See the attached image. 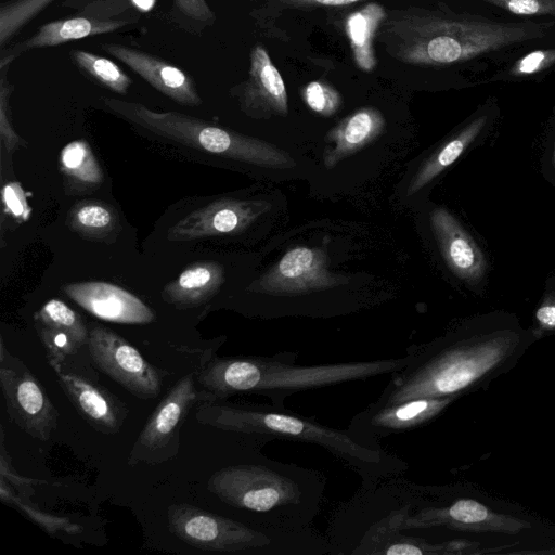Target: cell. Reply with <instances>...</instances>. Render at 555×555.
<instances>
[{"label":"cell","instance_id":"obj_1","mask_svg":"<svg viewBox=\"0 0 555 555\" xmlns=\"http://www.w3.org/2000/svg\"><path fill=\"white\" fill-rule=\"evenodd\" d=\"M272 441L242 433V456L215 470L207 490L246 525L286 532L311 529L326 478L319 470L262 454L260 449Z\"/></svg>","mask_w":555,"mask_h":555},{"label":"cell","instance_id":"obj_2","mask_svg":"<svg viewBox=\"0 0 555 555\" xmlns=\"http://www.w3.org/2000/svg\"><path fill=\"white\" fill-rule=\"evenodd\" d=\"M550 25L498 23L442 10L406 8L387 11L376 40L402 63L443 66L543 37Z\"/></svg>","mask_w":555,"mask_h":555},{"label":"cell","instance_id":"obj_3","mask_svg":"<svg viewBox=\"0 0 555 555\" xmlns=\"http://www.w3.org/2000/svg\"><path fill=\"white\" fill-rule=\"evenodd\" d=\"M297 358L294 351L216 358L197 375L199 398L219 401L238 393H257L276 408H285V400L300 391L399 372L410 362L412 352L408 349L399 358L311 365L297 364Z\"/></svg>","mask_w":555,"mask_h":555},{"label":"cell","instance_id":"obj_4","mask_svg":"<svg viewBox=\"0 0 555 555\" xmlns=\"http://www.w3.org/2000/svg\"><path fill=\"white\" fill-rule=\"evenodd\" d=\"M195 418L219 430L255 434L276 439L305 442L324 448L345 462L362 479V486L402 474L406 463L383 448H372L347 429L330 427L315 418L276 408L271 403L204 401Z\"/></svg>","mask_w":555,"mask_h":555},{"label":"cell","instance_id":"obj_5","mask_svg":"<svg viewBox=\"0 0 555 555\" xmlns=\"http://www.w3.org/2000/svg\"><path fill=\"white\" fill-rule=\"evenodd\" d=\"M167 518L172 534L203 551L254 555L334 554L328 538L313 528L289 532L263 530L188 503L171 504Z\"/></svg>","mask_w":555,"mask_h":555},{"label":"cell","instance_id":"obj_6","mask_svg":"<svg viewBox=\"0 0 555 555\" xmlns=\"http://www.w3.org/2000/svg\"><path fill=\"white\" fill-rule=\"evenodd\" d=\"M114 114L146 131L207 154L267 168H289L293 158L260 140L211 125L179 112H155L137 102L104 98Z\"/></svg>","mask_w":555,"mask_h":555},{"label":"cell","instance_id":"obj_7","mask_svg":"<svg viewBox=\"0 0 555 555\" xmlns=\"http://www.w3.org/2000/svg\"><path fill=\"white\" fill-rule=\"evenodd\" d=\"M199 400L194 375L180 378L159 402L139 434L128 457L130 465L159 463L175 456L179 449L182 424Z\"/></svg>","mask_w":555,"mask_h":555},{"label":"cell","instance_id":"obj_8","mask_svg":"<svg viewBox=\"0 0 555 555\" xmlns=\"http://www.w3.org/2000/svg\"><path fill=\"white\" fill-rule=\"evenodd\" d=\"M88 346L96 366L140 399L160 392L158 371L124 337L102 325L89 328Z\"/></svg>","mask_w":555,"mask_h":555},{"label":"cell","instance_id":"obj_9","mask_svg":"<svg viewBox=\"0 0 555 555\" xmlns=\"http://www.w3.org/2000/svg\"><path fill=\"white\" fill-rule=\"evenodd\" d=\"M0 384L11 420L34 438L46 441L57 425V411L27 367L1 362Z\"/></svg>","mask_w":555,"mask_h":555},{"label":"cell","instance_id":"obj_10","mask_svg":"<svg viewBox=\"0 0 555 555\" xmlns=\"http://www.w3.org/2000/svg\"><path fill=\"white\" fill-rule=\"evenodd\" d=\"M454 398L413 399L383 408L369 405L351 420L348 429L372 448L379 439L412 430L435 418Z\"/></svg>","mask_w":555,"mask_h":555},{"label":"cell","instance_id":"obj_11","mask_svg":"<svg viewBox=\"0 0 555 555\" xmlns=\"http://www.w3.org/2000/svg\"><path fill=\"white\" fill-rule=\"evenodd\" d=\"M264 207L261 202L221 198L190 211L170 227L167 238L186 242L236 233L255 221Z\"/></svg>","mask_w":555,"mask_h":555},{"label":"cell","instance_id":"obj_12","mask_svg":"<svg viewBox=\"0 0 555 555\" xmlns=\"http://www.w3.org/2000/svg\"><path fill=\"white\" fill-rule=\"evenodd\" d=\"M336 282L326 270L324 254L300 246L284 254L258 281V289L273 295H296L331 288Z\"/></svg>","mask_w":555,"mask_h":555},{"label":"cell","instance_id":"obj_13","mask_svg":"<svg viewBox=\"0 0 555 555\" xmlns=\"http://www.w3.org/2000/svg\"><path fill=\"white\" fill-rule=\"evenodd\" d=\"M62 292L98 319L122 324H147L155 315L139 297L108 282L67 283Z\"/></svg>","mask_w":555,"mask_h":555},{"label":"cell","instance_id":"obj_14","mask_svg":"<svg viewBox=\"0 0 555 555\" xmlns=\"http://www.w3.org/2000/svg\"><path fill=\"white\" fill-rule=\"evenodd\" d=\"M101 48L172 101L186 106L202 104L193 78L181 68L153 54L120 43L106 42Z\"/></svg>","mask_w":555,"mask_h":555},{"label":"cell","instance_id":"obj_15","mask_svg":"<svg viewBox=\"0 0 555 555\" xmlns=\"http://www.w3.org/2000/svg\"><path fill=\"white\" fill-rule=\"evenodd\" d=\"M237 96L242 109L254 117L288 113L284 80L260 44L255 46L250 52L248 78L240 86Z\"/></svg>","mask_w":555,"mask_h":555},{"label":"cell","instance_id":"obj_16","mask_svg":"<svg viewBox=\"0 0 555 555\" xmlns=\"http://www.w3.org/2000/svg\"><path fill=\"white\" fill-rule=\"evenodd\" d=\"M430 224L451 271L461 280L479 281L487 270L485 255L459 220L448 210L438 207L431 211Z\"/></svg>","mask_w":555,"mask_h":555},{"label":"cell","instance_id":"obj_17","mask_svg":"<svg viewBox=\"0 0 555 555\" xmlns=\"http://www.w3.org/2000/svg\"><path fill=\"white\" fill-rule=\"evenodd\" d=\"M63 391L77 412L98 431L117 434L124 424L125 405L106 389L80 376L55 371Z\"/></svg>","mask_w":555,"mask_h":555},{"label":"cell","instance_id":"obj_18","mask_svg":"<svg viewBox=\"0 0 555 555\" xmlns=\"http://www.w3.org/2000/svg\"><path fill=\"white\" fill-rule=\"evenodd\" d=\"M130 20L103 21L78 15L48 22L41 25L29 38L13 47L0 60V67L9 65L18 54L39 48L56 47L87 37L113 33L126 25Z\"/></svg>","mask_w":555,"mask_h":555},{"label":"cell","instance_id":"obj_19","mask_svg":"<svg viewBox=\"0 0 555 555\" xmlns=\"http://www.w3.org/2000/svg\"><path fill=\"white\" fill-rule=\"evenodd\" d=\"M223 282L224 270L219 262L196 261L164 286L162 298L178 309L193 308L208 301Z\"/></svg>","mask_w":555,"mask_h":555},{"label":"cell","instance_id":"obj_20","mask_svg":"<svg viewBox=\"0 0 555 555\" xmlns=\"http://www.w3.org/2000/svg\"><path fill=\"white\" fill-rule=\"evenodd\" d=\"M385 124L384 116L374 107H362L350 114L327 133L333 147L324 151V164L333 167L362 149L382 133Z\"/></svg>","mask_w":555,"mask_h":555},{"label":"cell","instance_id":"obj_21","mask_svg":"<svg viewBox=\"0 0 555 555\" xmlns=\"http://www.w3.org/2000/svg\"><path fill=\"white\" fill-rule=\"evenodd\" d=\"M387 16V10L377 2H369L348 14L345 31L348 37L352 57L363 72H372L377 65L374 41L380 25Z\"/></svg>","mask_w":555,"mask_h":555},{"label":"cell","instance_id":"obj_22","mask_svg":"<svg viewBox=\"0 0 555 555\" xmlns=\"http://www.w3.org/2000/svg\"><path fill=\"white\" fill-rule=\"evenodd\" d=\"M487 119L486 115L476 117L441 144L420 166L409 184L408 194L412 195L420 191L451 166L480 135L487 125Z\"/></svg>","mask_w":555,"mask_h":555},{"label":"cell","instance_id":"obj_23","mask_svg":"<svg viewBox=\"0 0 555 555\" xmlns=\"http://www.w3.org/2000/svg\"><path fill=\"white\" fill-rule=\"evenodd\" d=\"M60 170L69 194L93 191L104 180L92 149L82 139L70 141L61 150Z\"/></svg>","mask_w":555,"mask_h":555},{"label":"cell","instance_id":"obj_24","mask_svg":"<svg viewBox=\"0 0 555 555\" xmlns=\"http://www.w3.org/2000/svg\"><path fill=\"white\" fill-rule=\"evenodd\" d=\"M67 227L80 236L93 241H112L120 230L117 211L109 204L83 199L68 210Z\"/></svg>","mask_w":555,"mask_h":555},{"label":"cell","instance_id":"obj_25","mask_svg":"<svg viewBox=\"0 0 555 555\" xmlns=\"http://www.w3.org/2000/svg\"><path fill=\"white\" fill-rule=\"evenodd\" d=\"M75 64L103 87L117 94H126L132 85L131 78L113 61L90 51H72Z\"/></svg>","mask_w":555,"mask_h":555},{"label":"cell","instance_id":"obj_26","mask_svg":"<svg viewBox=\"0 0 555 555\" xmlns=\"http://www.w3.org/2000/svg\"><path fill=\"white\" fill-rule=\"evenodd\" d=\"M34 318L36 323L54 326L68 333L79 347L88 343L89 331L81 317L60 299L48 300Z\"/></svg>","mask_w":555,"mask_h":555},{"label":"cell","instance_id":"obj_27","mask_svg":"<svg viewBox=\"0 0 555 555\" xmlns=\"http://www.w3.org/2000/svg\"><path fill=\"white\" fill-rule=\"evenodd\" d=\"M55 0H10L0 7V47Z\"/></svg>","mask_w":555,"mask_h":555},{"label":"cell","instance_id":"obj_28","mask_svg":"<svg viewBox=\"0 0 555 555\" xmlns=\"http://www.w3.org/2000/svg\"><path fill=\"white\" fill-rule=\"evenodd\" d=\"M40 339L46 348L49 364L57 371L67 356L75 353L80 347L73 337L54 326L36 323Z\"/></svg>","mask_w":555,"mask_h":555},{"label":"cell","instance_id":"obj_29","mask_svg":"<svg viewBox=\"0 0 555 555\" xmlns=\"http://www.w3.org/2000/svg\"><path fill=\"white\" fill-rule=\"evenodd\" d=\"M300 93L310 109L325 117L334 115L343 103L340 93L321 80L310 81L301 89Z\"/></svg>","mask_w":555,"mask_h":555},{"label":"cell","instance_id":"obj_30","mask_svg":"<svg viewBox=\"0 0 555 555\" xmlns=\"http://www.w3.org/2000/svg\"><path fill=\"white\" fill-rule=\"evenodd\" d=\"M63 5L79 15L103 21L125 20L120 16L134 9L131 0H65Z\"/></svg>","mask_w":555,"mask_h":555},{"label":"cell","instance_id":"obj_31","mask_svg":"<svg viewBox=\"0 0 555 555\" xmlns=\"http://www.w3.org/2000/svg\"><path fill=\"white\" fill-rule=\"evenodd\" d=\"M1 82H0V138L3 150L8 155L13 154L20 146L26 143L20 138L12 127L9 111V98L12 91V86L5 79V68H1Z\"/></svg>","mask_w":555,"mask_h":555},{"label":"cell","instance_id":"obj_32","mask_svg":"<svg viewBox=\"0 0 555 555\" xmlns=\"http://www.w3.org/2000/svg\"><path fill=\"white\" fill-rule=\"evenodd\" d=\"M555 64V49H539L518 59L511 68L516 77L531 76Z\"/></svg>","mask_w":555,"mask_h":555},{"label":"cell","instance_id":"obj_33","mask_svg":"<svg viewBox=\"0 0 555 555\" xmlns=\"http://www.w3.org/2000/svg\"><path fill=\"white\" fill-rule=\"evenodd\" d=\"M516 15H555V0H481Z\"/></svg>","mask_w":555,"mask_h":555},{"label":"cell","instance_id":"obj_34","mask_svg":"<svg viewBox=\"0 0 555 555\" xmlns=\"http://www.w3.org/2000/svg\"><path fill=\"white\" fill-rule=\"evenodd\" d=\"M2 202L5 209L15 219L24 221L28 218L30 208L20 183L9 182L2 188Z\"/></svg>","mask_w":555,"mask_h":555},{"label":"cell","instance_id":"obj_35","mask_svg":"<svg viewBox=\"0 0 555 555\" xmlns=\"http://www.w3.org/2000/svg\"><path fill=\"white\" fill-rule=\"evenodd\" d=\"M448 515L457 522L476 524L486 519L487 509L474 500H459L449 507Z\"/></svg>","mask_w":555,"mask_h":555},{"label":"cell","instance_id":"obj_36","mask_svg":"<svg viewBox=\"0 0 555 555\" xmlns=\"http://www.w3.org/2000/svg\"><path fill=\"white\" fill-rule=\"evenodd\" d=\"M178 9L186 16L202 21L211 22L215 14L210 10L206 0H173Z\"/></svg>","mask_w":555,"mask_h":555},{"label":"cell","instance_id":"obj_37","mask_svg":"<svg viewBox=\"0 0 555 555\" xmlns=\"http://www.w3.org/2000/svg\"><path fill=\"white\" fill-rule=\"evenodd\" d=\"M286 5L297 9H308L317 7H337L347 5L363 0H278Z\"/></svg>","mask_w":555,"mask_h":555},{"label":"cell","instance_id":"obj_38","mask_svg":"<svg viewBox=\"0 0 555 555\" xmlns=\"http://www.w3.org/2000/svg\"><path fill=\"white\" fill-rule=\"evenodd\" d=\"M535 317L540 323L555 327V301L544 302L537 310Z\"/></svg>","mask_w":555,"mask_h":555},{"label":"cell","instance_id":"obj_39","mask_svg":"<svg viewBox=\"0 0 555 555\" xmlns=\"http://www.w3.org/2000/svg\"><path fill=\"white\" fill-rule=\"evenodd\" d=\"M131 3L134 9L145 13L151 11L155 7L156 0H131Z\"/></svg>","mask_w":555,"mask_h":555},{"label":"cell","instance_id":"obj_40","mask_svg":"<svg viewBox=\"0 0 555 555\" xmlns=\"http://www.w3.org/2000/svg\"><path fill=\"white\" fill-rule=\"evenodd\" d=\"M553 163L555 165V141H554V149H553Z\"/></svg>","mask_w":555,"mask_h":555}]
</instances>
